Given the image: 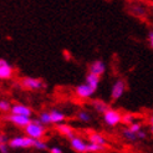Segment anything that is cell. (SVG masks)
Listing matches in <instances>:
<instances>
[{"mask_svg":"<svg viewBox=\"0 0 153 153\" xmlns=\"http://www.w3.org/2000/svg\"><path fill=\"white\" fill-rule=\"evenodd\" d=\"M25 133L27 137H30L31 140L37 141V140H42V137L46 133V128L45 126L41 125V122L37 120H31V122L25 127Z\"/></svg>","mask_w":153,"mask_h":153,"instance_id":"1","label":"cell"},{"mask_svg":"<svg viewBox=\"0 0 153 153\" xmlns=\"http://www.w3.org/2000/svg\"><path fill=\"white\" fill-rule=\"evenodd\" d=\"M103 121L107 126L114 127L120 125L122 122V114L120 111L113 110V108H108L105 113H103Z\"/></svg>","mask_w":153,"mask_h":153,"instance_id":"2","label":"cell"},{"mask_svg":"<svg viewBox=\"0 0 153 153\" xmlns=\"http://www.w3.org/2000/svg\"><path fill=\"white\" fill-rule=\"evenodd\" d=\"M33 144H34V140H31L27 136L14 137V138L9 141V146L11 148H29V147H33Z\"/></svg>","mask_w":153,"mask_h":153,"instance_id":"3","label":"cell"},{"mask_svg":"<svg viewBox=\"0 0 153 153\" xmlns=\"http://www.w3.org/2000/svg\"><path fill=\"white\" fill-rule=\"evenodd\" d=\"M126 91V82L123 80H117L116 82L113 83V86L111 88V97L112 100H120V98L123 96Z\"/></svg>","mask_w":153,"mask_h":153,"instance_id":"4","label":"cell"},{"mask_svg":"<svg viewBox=\"0 0 153 153\" xmlns=\"http://www.w3.org/2000/svg\"><path fill=\"white\" fill-rule=\"evenodd\" d=\"M21 85L22 87H25L27 90H41L45 87L44 82L39 79H34V77H24L21 80Z\"/></svg>","mask_w":153,"mask_h":153,"instance_id":"5","label":"cell"},{"mask_svg":"<svg viewBox=\"0 0 153 153\" xmlns=\"http://www.w3.org/2000/svg\"><path fill=\"white\" fill-rule=\"evenodd\" d=\"M71 148L77 153H86L87 152V142L83 141L81 137H72L70 140Z\"/></svg>","mask_w":153,"mask_h":153,"instance_id":"6","label":"cell"},{"mask_svg":"<svg viewBox=\"0 0 153 153\" xmlns=\"http://www.w3.org/2000/svg\"><path fill=\"white\" fill-rule=\"evenodd\" d=\"M7 120H9L13 125L21 127V128H25L30 122H31V117H25V116H19V114H9L7 116Z\"/></svg>","mask_w":153,"mask_h":153,"instance_id":"7","label":"cell"},{"mask_svg":"<svg viewBox=\"0 0 153 153\" xmlns=\"http://www.w3.org/2000/svg\"><path fill=\"white\" fill-rule=\"evenodd\" d=\"M75 94L80 98H90L95 94V90L91 88L88 85H86V83H81V85H79L75 88Z\"/></svg>","mask_w":153,"mask_h":153,"instance_id":"8","label":"cell"},{"mask_svg":"<svg viewBox=\"0 0 153 153\" xmlns=\"http://www.w3.org/2000/svg\"><path fill=\"white\" fill-rule=\"evenodd\" d=\"M11 114H19V116H25V117H31L33 111L30 107L25 106V105H13L11 106Z\"/></svg>","mask_w":153,"mask_h":153,"instance_id":"9","label":"cell"},{"mask_svg":"<svg viewBox=\"0 0 153 153\" xmlns=\"http://www.w3.org/2000/svg\"><path fill=\"white\" fill-rule=\"evenodd\" d=\"M105 71H106V65L102 60H96L90 65V74L97 75L101 77V76L105 74Z\"/></svg>","mask_w":153,"mask_h":153,"instance_id":"10","label":"cell"},{"mask_svg":"<svg viewBox=\"0 0 153 153\" xmlns=\"http://www.w3.org/2000/svg\"><path fill=\"white\" fill-rule=\"evenodd\" d=\"M88 143H92V144H97V146H101V147H105L106 146V143H107V141H106V138L102 136V134H100V133H96V132H94V133H91L90 136H88Z\"/></svg>","mask_w":153,"mask_h":153,"instance_id":"11","label":"cell"},{"mask_svg":"<svg viewBox=\"0 0 153 153\" xmlns=\"http://www.w3.org/2000/svg\"><path fill=\"white\" fill-rule=\"evenodd\" d=\"M50 117H51V123H55V125H61L64 123V121L66 118L65 113L61 112V111H57V110H52L50 112Z\"/></svg>","mask_w":153,"mask_h":153,"instance_id":"12","label":"cell"},{"mask_svg":"<svg viewBox=\"0 0 153 153\" xmlns=\"http://www.w3.org/2000/svg\"><path fill=\"white\" fill-rule=\"evenodd\" d=\"M100 80H101L100 76L94 75V74H88L86 76V82L85 83H86V85H88L91 88H94L96 91L97 87H98V83H100Z\"/></svg>","mask_w":153,"mask_h":153,"instance_id":"13","label":"cell"},{"mask_svg":"<svg viewBox=\"0 0 153 153\" xmlns=\"http://www.w3.org/2000/svg\"><path fill=\"white\" fill-rule=\"evenodd\" d=\"M14 74V68L7 64V65H4L0 67V80H7L10 79Z\"/></svg>","mask_w":153,"mask_h":153,"instance_id":"14","label":"cell"},{"mask_svg":"<svg viewBox=\"0 0 153 153\" xmlns=\"http://www.w3.org/2000/svg\"><path fill=\"white\" fill-rule=\"evenodd\" d=\"M57 131H59L61 134L68 137L70 140L72 138V137H75V136H74V129L71 128V126H68V125H66V123L59 125V126H57Z\"/></svg>","mask_w":153,"mask_h":153,"instance_id":"15","label":"cell"},{"mask_svg":"<svg viewBox=\"0 0 153 153\" xmlns=\"http://www.w3.org/2000/svg\"><path fill=\"white\" fill-rule=\"evenodd\" d=\"M92 106H94V108L98 112V113H105L107 110H108V106H107L103 101L101 100H95L92 102Z\"/></svg>","mask_w":153,"mask_h":153,"instance_id":"16","label":"cell"},{"mask_svg":"<svg viewBox=\"0 0 153 153\" xmlns=\"http://www.w3.org/2000/svg\"><path fill=\"white\" fill-rule=\"evenodd\" d=\"M122 136H123L127 141H131V142H133V141H137V140H138V133L134 134V133H132L131 131H129L128 128H125L123 131H122Z\"/></svg>","mask_w":153,"mask_h":153,"instance_id":"17","label":"cell"},{"mask_svg":"<svg viewBox=\"0 0 153 153\" xmlns=\"http://www.w3.org/2000/svg\"><path fill=\"white\" fill-rule=\"evenodd\" d=\"M39 121L41 122L42 126L51 125V117H50V112H41L39 116Z\"/></svg>","mask_w":153,"mask_h":153,"instance_id":"18","label":"cell"},{"mask_svg":"<svg viewBox=\"0 0 153 153\" xmlns=\"http://www.w3.org/2000/svg\"><path fill=\"white\" fill-rule=\"evenodd\" d=\"M136 121V117L133 116L132 113H125L122 114V123H125L127 126H131L132 123H134Z\"/></svg>","mask_w":153,"mask_h":153,"instance_id":"19","label":"cell"},{"mask_svg":"<svg viewBox=\"0 0 153 153\" xmlns=\"http://www.w3.org/2000/svg\"><path fill=\"white\" fill-rule=\"evenodd\" d=\"M77 118H79L81 122H85V123H87V122L91 121V114H90V112H87V111H80V112L77 113Z\"/></svg>","mask_w":153,"mask_h":153,"instance_id":"20","label":"cell"},{"mask_svg":"<svg viewBox=\"0 0 153 153\" xmlns=\"http://www.w3.org/2000/svg\"><path fill=\"white\" fill-rule=\"evenodd\" d=\"M33 147L36 148V149H40V151H45L48 148V143L44 142L42 140H37V141H34Z\"/></svg>","mask_w":153,"mask_h":153,"instance_id":"21","label":"cell"},{"mask_svg":"<svg viewBox=\"0 0 153 153\" xmlns=\"http://www.w3.org/2000/svg\"><path fill=\"white\" fill-rule=\"evenodd\" d=\"M103 149H105V147L97 146V144H92V143H87V152L97 153V152H101V151H103Z\"/></svg>","mask_w":153,"mask_h":153,"instance_id":"22","label":"cell"},{"mask_svg":"<svg viewBox=\"0 0 153 153\" xmlns=\"http://www.w3.org/2000/svg\"><path fill=\"white\" fill-rule=\"evenodd\" d=\"M128 129H129V131H131L132 133L137 134L138 132L142 131V125L140 123V122H134V123H132L131 126H128Z\"/></svg>","mask_w":153,"mask_h":153,"instance_id":"23","label":"cell"},{"mask_svg":"<svg viewBox=\"0 0 153 153\" xmlns=\"http://www.w3.org/2000/svg\"><path fill=\"white\" fill-rule=\"evenodd\" d=\"M11 110V105L6 100H0V111L1 112H9Z\"/></svg>","mask_w":153,"mask_h":153,"instance_id":"24","label":"cell"},{"mask_svg":"<svg viewBox=\"0 0 153 153\" xmlns=\"http://www.w3.org/2000/svg\"><path fill=\"white\" fill-rule=\"evenodd\" d=\"M0 152H1V153H7V152H9V144H7V143L0 144Z\"/></svg>","mask_w":153,"mask_h":153,"instance_id":"25","label":"cell"},{"mask_svg":"<svg viewBox=\"0 0 153 153\" xmlns=\"http://www.w3.org/2000/svg\"><path fill=\"white\" fill-rule=\"evenodd\" d=\"M7 137L5 136V134H3V133H0V144H5V143H7Z\"/></svg>","mask_w":153,"mask_h":153,"instance_id":"26","label":"cell"},{"mask_svg":"<svg viewBox=\"0 0 153 153\" xmlns=\"http://www.w3.org/2000/svg\"><path fill=\"white\" fill-rule=\"evenodd\" d=\"M50 153H62V151H61V148H59V147H51Z\"/></svg>","mask_w":153,"mask_h":153,"instance_id":"27","label":"cell"},{"mask_svg":"<svg viewBox=\"0 0 153 153\" xmlns=\"http://www.w3.org/2000/svg\"><path fill=\"white\" fill-rule=\"evenodd\" d=\"M148 41H149L151 48L153 49V31H149V34H148Z\"/></svg>","mask_w":153,"mask_h":153,"instance_id":"28","label":"cell"},{"mask_svg":"<svg viewBox=\"0 0 153 153\" xmlns=\"http://www.w3.org/2000/svg\"><path fill=\"white\" fill-rule=\"evenodd\" d=\"M144 138H146V132L144 131L138 132V140H144Z\"/></svg>","mask_w":153,"mask_h":153,"instance_id":"29","label":"cell"},{"mask_svg":"<svg viewBox=\"0 0 153 153\" xmlns=\"http://www.w3.org/2000/svg\"><path fill=\"white\" fill-rule=\"evenodd\" d=\"M4 65H7L6 60H4V59H0V67H1V66H4Z\"/></svg>","mask_w":153,"mask_h":153,"instance_id":"30","label":"cell"},{"mask_svg":"<svg viewBox=\"0 0 153 153\" xmlns=\"http://www.w3.org/2000/svg\"><path fill=\"white\" fill-rule=\"evenodd\" d=\"M149 123H151V125H153V113L151 114V117H149Z\"/></svg>","mask_w":153,"mask_h":153,"instance_id":"31","label":"cell"},{"mask_svg":"<svg viewBox=\"0 0 153 153\" xmlns=\"http://www.w3.org/2000/svg\"><path fill=\"white\" fill-rule=\"evenodd\" d=\"M151 133L153 134V125H151Z\"/></svg>","mask_w":153,"mask_h":153,"instance_id":"32","label":"cell"}]
</instances>
